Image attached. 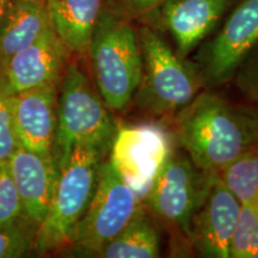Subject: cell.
<instances>
[{
    "label": "cell",
    "mask_w": 258,
    "mask_h": 258,
    "mask_svg": "<svg viewBox=\"0 0 258 258\" xmlns=\"http://www.w3.org/2000/svg\"><path fill=\"white\" fill-rule=\"evenodd\" d=\"M143 76L133 102L154 116H173L201 92L205 83L196 63L179 55L152 25L138 28Z\"/></svg>",
    "instance_id": "3"
},
{
    "label": "cell",
    "mask_w": 258,
    "mask_h": 258,
    "mask_svg": "<svg viewBox=\"0 0 258 258\" xmlns=\"http://www.w3.org/2000/svg\"><path fill=\"white\" fill-rule=\"evenodd\" d=\"M133 22L108 0L89 44L95 86L114 111H122L133 102L143 76V54Z\"/></svg>",
    "instance_id": "2"
},
{
    "label": "cell",
    "mask_w": 258,
    "mask_h": 258,
    "mask_svg": "<svg viewBox=\"0 0 258 258\" xmlns=\"http://www.w3.org/2000/svg\"><path fill=\"white\" fill-rule=\"evenodd\" d=\"M49 25L46 0H14L0 23V63L30 46Z\"/></svg>",
    "instance_id": "16"
},
{
    "label": "cell",
    "mask_w": 258,
    "mask_h": 258,
    "mask_svg": "<svg viewBox=\"0 0 258 258\" xmlns=\"http://www.w3.org/2000/svg\"><path fill=\"white\" fill-rule=\"evenodd\" d=\"M213 176L200 170L184 151L173 150L154 178L144 205L158 220L188 238L190 219Z\"/></svg>",
    "instance_id": "7"
},
{
    "label": "cell",
    "mask_w": 258,
    "mask_h": 258,
    "mask_svg": "<svg viewBox=\"0 0 258 258\" xmlns=\"http://www.w3.org/2000/svg\"><path fill=\"white\" fill-rule=\"evenodd\" d=\"M110 110L78 64H67L60 80L51 152L57 169L79 145L97 147L109 154L118 128Z\"/></svg>",
    "instance_id": "4"
},
{
    "label": "cell",
    "mask_w": 258,
    "mask_h": 258,
    "mask_svg": "<svg viewBox=\"0 0 258 258\" xmlns=\"http://www.w3.org/2000/svg\"><path fill=\"white\" fill-rule=\"evenodd\" d=\"M257 46L258 0H241L196 56L205 85L219 86L231 80Z\"/></svg>",
    "instance_id": "9"
},
{
    "label": "cell",
    "mask_w": 258,
    "mask_h": 258,
    "mask_svg": "<svg viewBox=\"0 0 258 258\" xmlns=\"http://www.w3.org/2000/svg\"><path fill=\"white\" fill-rule=\"evenodd\" d=\"M24 217L36 227L43 221L55 190L59 169L53 156L18 146L8 161Z\"/></svg>",
    "instance_id": "14"
},
{
    "label": "cell",
    "mask_w": 258,
    "mask_h": 258,
    "mask_svg": "<svg viewBox=\"0 0 258 258\" xmlns=\"http://www.w3.org/2000/svg\"><path fill=\"white\" fill-rule=\"evenodd\" d=\"M108 0H46L51 27L72 54H88L93 29Z\"/></svg>",
    "instance_id": "15"
},
{
    "label": "cell",
    "mask_w": 258,
    "mask_h": 258,
    "mask_svg": "<svg viewBox=\"0 0 258 258\" xmlns=\"http://www.w3.org/2000/svg\"><path fill=\"white\" fill-rule=\"evenodd\" d=\"M165 0H109L112 8L125 17L137 21L156 10Z\"/></svg>",
    "instance_id": "23"
},
{
    "label": "cell",
    "mask_w": 258,
    "mask_h": 258,
    "mask_svg": "<svg viewBox=\"0 0 258 258\" xmlns=\"http://www.w3.org/2000/svg\"><path fill=\"white\" fill-rule=\"evenodd\" d=\"M240 91L252 103L258 104V56L246 64L237 77Z\"/></svg>",
    "instance_id": "24"
},
{
    "label": "cell",
    "mask_w": 258,
    "mask_h": 258,
    "mask_svg": "<svg viewBox=\"0 0 258 258\" xmlns=\"http://www.w3.org/2000/svg\"><path fill=\"white\" fill-rule=\"evenodd\" d=\"M25 218L18 191L8 164L0 165V228Z\"/></svg>",
    "instance_id": "21"
},
{
    "label": "cell",
    "mask_w": 258,
    "mask_h": 258,
    "mask_svg": "<svg viewBox=\"0 0 258 258\" xmlns=\"http://www.w3.org/2000/svg\"><path fill=\"white\" fill-rule=\"evenodd\" d=\"M12 2L14 0H0V23H2L3 18H4L6 11H8Z\"/></svg>",
    "instance_id": "25"
},
{
    "label": "cell",
    "mask_w": 258,
    "mask_h": 258,
    "mask_svg": "<svg viewBox=\"0 0 258 258\" xmlns=\"http://www.w3.org/2000/svg\"><path fill=\"white\" fill-rule=\"evenodd\" d=\"M160 237L145 205L120 233L102 246L93 257L154 258L159 256Z\"/></svg>",
    "instance_id": "17"
},
{
    "label": "cell",
    "mask_w": 258,
    "mask_h": 258,
    "mask_svg": "<svg viewBox=\"0 0 258 258\" xmlns=\"http://www.w3.org/2000/svg\"><path fill=\"white\" fill-rule=\"evenodd\" d=\"M18 146L14 128L11 93L6 89L0 72V165L8 164Z\"/></svg>",
    "instance_id": "20"
},
{
    "label": "cell",
    "mask_w": 258,
    "mask_h": 258,
    "mask_svg": "<svg viewBox=\"0 0 258 258\" xmlns=\"http://www.w3.org/2000/svg\"><path fill=\"white\" fill-rule=\"evenodd\" d=\"M108 153L79 145L59 167L53 199L46 217L37 227L34 246L44 253L71 244L80 219L95 192L99 169Z\"/></svg>",
    "instance_id": "5"
},
{
    "label": "cell",
    "mask_w": 258,
    "mask_h": 258,
    "mask_svg": "<svg viewBox=\"0 0 258 258\" xmlns=\"http://www.w3.org/2000/svg\"><path fill=\"white\" fill-rule=\"evenodd\" d=\"M258 251V203L240 206L230 245V258H253Z\"/></svg>",
    "instance_id": "19"
},
{
    "label": "cell",
    "mask_w": 258,
    "mask_h": 258,
    "mask_svg": "<svg viewBox=\"0 0 258 258\" xmlns=\"http://www.w3.org/2000/svg\"><path fill=\"white\" fill-rule=\"evenodd\" d=\"M59 84L11 93L14 128L19 146L53 156Z\"/></svg>",
    "instance_id": "13"
},
{
    "label": "cell",
    "mask_w": 258,
    "mask_h": 258,
    "mask_svg": "<svg viewBox=\"0 0 258 258\" xmlns=\"http://www.w3.org/2000/svg\"><path fill=\"white\" fill-rule=\"evenodd\" d=\"M34 241L35 233L28 232L19 221L0 228V258L24 256L34 245Z\"/></svg>",
    "instance_id": "22"
},
{
    "label": "cell",
    "mask_w": 258,
    "mask_h": 258,
    "mask_svg": "<svg viewBox=\"0 0 258 258\" xmlns=\"http://www.w3.org/2000/svg\"><path fill=\"white\" fill-rule=\"evenodd\" d=\"M143 206L144 202L118 176L106 157L99 169L91 201L70 245L86 256H93L123 230Z\"/></svg>",
    "instance_id": "6"
},
{
    "label": "cell",
    "mask_w": 258,
    "mask_h": 258,
    "mask_svg": "<svg viewBox=\"0 0 258 258\" xmlns=\"http://www.w3.org/2000/svg\"><path fill=\"white\" fill-rule=\"evenodd\" d=\"M172 152L171 135L160 125H123L117 128L108 160L144 202L154 178Z\"/></svg>",
    "instance_id": "8"
},
{
    "label": "cell",
    "mask_w": 258,
    "mask_h": 258,
    "mask_svg": "<svg viewBox=\"0 0 258 258\" xmlns=\"http://www.w3.org/2000/svg\"><path fill=\"white\" fill-rule=\"evenodd\" d=\"M51 24L30 46L0 63V72L10 93L59 84L71 55Z\"/></svg>",
    "instance_id": "12"
},
{
    "label": "cell",
    "mask_w": 258,
    "mask_h": 258,
    "mask_svg": "<svg viewBox=\"0 0 258 258\" xmlns=\"http://www.w3.org/2000/svg\"><path fill=\"white\" fill-rule=\"evenodd\" d=\"M233 0H165L140 21L170 35L186 56L214 30Z\"/></svg>",
    "instance_id": "11"
},
{
    "label": "cell",
    "mask_w": 258,
    "mask_h": 258,
    "mask_svg": "<svg viewBox=\"0 0 258 258\" xmlns=\"http://www.w3.org/2000/svg\"><path fill=\"white\" fill-rule=\"evenodd\" d=\"M219 177L240 205L258 203V146L237 158Z\"/></svg>",
    "instance_id": "18"
},
{
    "label": "cell",
    "mask_w": 258,
    "mask_h": 258,
    "mask_svg": "<svg viewBox=\"0 0 258 258\" xmlns=\"http://www.w3.org/2000/svg\"><path fill=\"white\" fill-rule=\"evenodd\" d=\"M175 138L200 170L219 175L258 146V115L215 93L201 91L175 115Z\"/></svg>",
    "instance_id": "1"
},
{
    "label": "cell",
    "mask_w": 258,
    "mask_h": 258,
    "mask_svg": "<svg viewBox=\"0 0 258 258\" xmlns=\"http://www.w3.org/2000/svg\"><path fill=\"white\" fill-rule=\"evenodd\" d=\"M240 202L219 175L212 178L202 201L190 219L188 240L200 256L230 258V245Z\"/></svg>",
    "instance_id": "10"
}]
</instances>
